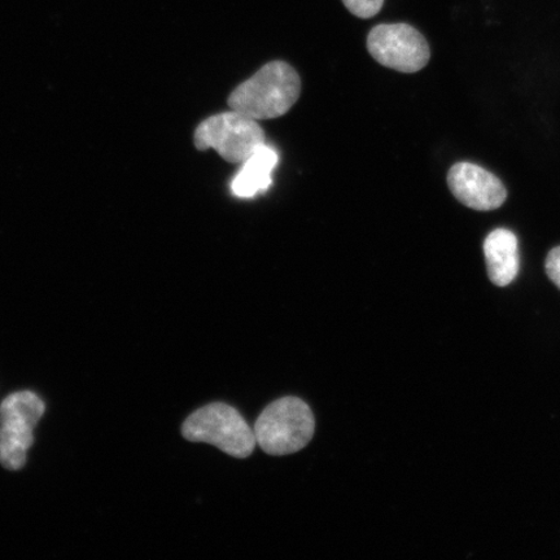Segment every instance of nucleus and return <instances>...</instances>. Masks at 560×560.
Masks as SVG:
<instances>
[{
  "mask_svg": "<svg viewBox=\"0 0 560 560\" xmlns=\"http://www.w3.org/2000/svg\"><path fill=\"white\" fill-rule=\"evenodd\" d=\"M301 94L295 69L284 61H271L229 96V107L256 121L272 120L289 114Z\"/></svg>",
  "mask_w": 560,
  "mask_h": 560,
  "instance_id": "nucleus-1",
  "label": "nucleus"
},
{
  "mask_svg": "<svg viewBox=\"0 0 560 560\" xmlns=\"http://www.w3.org/2000/svg\"><path fill=\"white\" fill-rule=\"evenodd\" d=\"M315 419L310 405L299 397H283L266 406L255 423L256 443L266 454L289 455L311 443Z\"/></svg>",
  "mask_w": 560,
  "mask_h": 560,
  "instance_id": "nucleus-2",
  "label": "nucleus"
},
{
  "mask_svg": "<svg viewBox=\"0 0 560 560\" xmlns=\"http://www.w3.org/2000/svg\"><path fill=\"white\" fill-rule=\"evenodd\" d=\"M191 443H207L234 458H248L257 445L255 432L233 406L214 402L192 412L182 425Z\"/></svg>",
  "mask_w": 560,
  "mask_h": 560,
  "instance_id": "nucleus-3",
  "label": "nucleus"
},
{
  "mask_svg": "<svg viewBox=\"0 0 560 560\" xmlns=\"http://www.w3.org/2000/svg\"><path fill=\"white\" fill-rule=\"evenodd\" d=\"M194 140L196 149H213L230 164H243L266 144L260 124L233 109L208 117L196 129Z\"/></svg>",
  "mask_w": 560,
  "mask_h": 560,
  "instance_id": "nucleus-4",
  "label": "nucleus"
},
{
  "mask_svg": "<svg viewBox=\"0 0 560 560\" xmlns=\"http://www.w3.org/2000/svg\"><path fill=\"white\" fill-rule=\"evenodd\" d=\"M368 50L383 67L401 73H416L429 65L430 46L409 24H382L368 37Z\"/></svg>",
  "mask_w": 560,
  "mask_h": 560,
  "instance_id": "nucleus-5",
  "label": "nucleus"
},
{
  "mask_svg": "<svg viewBox=\"0 0 560 560\" xmlns=\"http://www.w3.org/2000/svg\"><path fill=\"white\" fill-rule=\"evenodd\" d=\"M447 185L462 205L479 212L499 209L508 191L499 177L479 165L458 163L447 173Z\"/></svg>",
  "mask_w": 560,
  "mask_h": 560,
  "instance_id": "nucleus-6",
  "label": "nucleus"
},
{
  "mask_svg": "<svg viewBox=\"0 0 560 560\" xmlns=\"http://www.w3.org/2000/svg\"><path fill=\"white\" fill-rule=\"evenodd\" d=\"M485 255L489 279L499 287L513 283L520 275V244L508 229H497L487 236Z\"/></svg>",
  "mask_w": 560,
  "mask_h": 560,
  "instance_id": "nucleus-7",
  "label": "nucleus"
},
{
  "mask_svg": "<svg viewBox=\"0 0 560 560\" xmlns=\"http://www.w3.org/2000/svg\"><path fill=\"white\" fill-rule=\"evenodd\" d=\"M278 164V153L264 144L254 155L245 160L242 170L231 184V190L237 198H254L258 192L268 190L271 174Z\"/></svg>",
  "mask_w": 560,
  "mask_h": 560,
  "instance_id": "nucleus-8",
  "label": "nucleus"
},
{
  "mask_svg": "<svg viewBox=\"0 0 560 560\" xmlns=\"http://www.w3.org/2000/svg\"><path fill=\"white\" fill-rule=\"evenodd\" d=\"M32 427L7 423L0 429V465L7 470H21L26 464V452L33 445Z\"/></svg>",
  "mask_w": 560,
  "mask_h": 560,
  "instance_id": "nucleus-9",
  "label": "nucleus"
},
{
  "mask_svg": "<svg viewBox=\"0 0 560 560\" xmlns=\"http://www.w3.org/2000/svg\"><path fill=\"white\" fill-rule=\"evenodd\" d=\"M45 415V404L32 392H19L5 398L0 406V423L37 425Z\"/></svg>",
  "mask_w": 560,
  "mask_h": 560,
  "instance_id": "nucleus-10",
  "label": "nucleus"
},
{
  "mask_svg": "<svg viewBox=\"0 0 560 560\" xmlns=\"http://www.w3.org/2000/svg\"><path fill=\"white\" fill-rule=\"evenodd\" d=\"M350 13L360 19L374 18L380 13L384 0H342Z\"/></svg>",
  "mask_w": 560,
  "mask_h": 560,
  "instance_id": "nucleus-11",
  "label": "nucleus"
},
{
  "mask_svg": "<svg viewBox=\"0 0 560 560\" xmlns=\"http://www.w3.org/2000/svg\"><path fill=\"white\" fill-rule=\"evenodd\" d=\"M545 270L551 282L560 290V247L549 252L548 257H546Z\"/></svg>",
  "mask_w": 560,
  "mask_h": 560,
  "instance_id": "nucleus-12",
  "label": "nucleus"
}]
</instances>
